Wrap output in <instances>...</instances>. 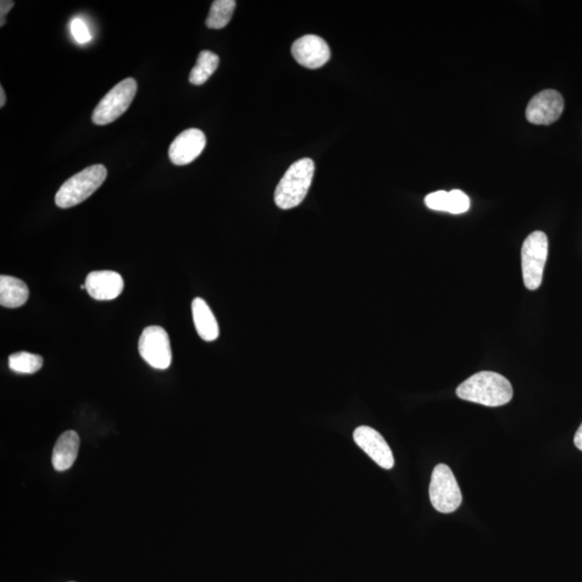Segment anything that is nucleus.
I'll return each instance as SVG.
<instances>
[{"mask_svg":"<svg viewBox=\"0 0 582 582\" xmlns=\"http://www.w3.org/2000/svg\"><path fill=\"white\" fill-rule=\"evenodd\" d=\"M457 395L463 401L485 407H501L512 402V383L500 374L481 371L471 375L457 387Z\"/></svg>","mask_w":582,"mask_h":582,"instance_id":"nucleus-1","label":"nucleus"},{"mask_svg":"<svg viewBox=\"0 0 582 582\" xmlns=\"http://www.w3.org/2000/svg\"><path fill=\"white\" fill-rule=\"evenodd\" d=\"M314 171L313 160L306 158L293 163L276 187L274 199L277 207L281 209L299 207L312 185Z\"/></svg>","mask_w":582,"mask_h":582,"instance_id":"nucleus-2","label":"nucleus"},{"mask_svg":"<svg viewBox=\"0 0 582 582\" xmlns=\"http://www.w3.org/2000/svg\"><path fill=\"white\" fill-rule=\"evenodd\" d=\"M107 169L102 164L88 166L65 181L55 194V204L69 208L86 201L106 180Z\"/></svg>","mask_w":582,"mask_h":582,"instance_id":"nucleus-3","label":"nucleus"},{"mask_svg":"<svg viewBox=\"0 0 582 582\" xmlns=\"http://www.w3.org/2000/svg\"><path fill=\"white\" fill-rule=\"evenodd\" d=\"M548 249V237L542 231H535L525 238L521 260L524 285L529 291L539 290L541 285Z\"/></svg>","mask_w":582,"mask_h":582,"instance_id":"nucleus-4","label":"nucleus"},{"mask_svg":"<svg viewBox=\"0 0 582 582\" xmlns=\"http://www.w3.org/2000/svg\"><path fill=\"white\" fill-rule=\"evenodd\" d=\"M430 498L432 506L441 513H452L461 506L462 492L448 465H437L432 471Z\"/></svg>","mask_w":582,"mask_h":582,"instance_id":"nucleus-5","label":"nucleus"},{"mask_svg":"<svg viewBox=\"0 0 582 582\" xmlns=\"http://www.w3.org/2000/svg\"><path fill=\"white\" fill-rule=\"evenodd\" d=\"M136 92L137 82L133 78H127V79L119 82L94 109L92 115L93 124L106 125L119 119L131 106Z\"/></svg>","mask_w":582,"mask_h":582,"instance_id":"nucleus-6","label":"nucleus"},{"mask_svg":"<svg viewBox=\"0 0 582 582\" xmlns=\"http://www.w3.org/2000/svg\"><path fill=\"white\" fill-rule=\"evenodd\" d=\"M138 351L142 358L154 369L165 370L171 365L170 337L162 327H147L138 342Z\"/></svg>","mask_w":582,"mask_h":582,"instance_id":"nucleus-7","label":"nucleus"},{"mask_svg":"<svg viewBox=\"0 0 582 582\" xmlns=\"http://www.w3.org/2000/svg\"><path fill=\"white\" fill-rule=\"evenodd\" d=\"M564 99L556 90H545L531 99L526 108V119L536 125H549L561 116Z\"/></svg>","mask_w":582,"mask_h":582,"instance_id":"nucleus-8","label":"nucleus"},{"mask_svg":"<svg viewBox=\"0 0 582 582\" xmlns=\"http://www.w3.org/2000/svg\"><path fill=\"white\" fill-rule=\"evenodd\" d=\"M354 441L373 459L376 465L384 469H392L395 465L393 452L384 438L379 431L369 426H359L354 431Z\"/></svg>","mask_w":582,"mask_h":582,"instance_id":"nucleus-9","label":"nucleus"},{"mask_svg":"<svg viewBox=\"0 0 582 582\" xmlns=\"http://www.w3.org/2000/svg\"><path fill=\"white\" fill-rule=\"evenodd\" d=\"M291 53L299 64L309 69L323 68L331 55L328 43L315 35L297 39L292 44Z\"/></svg>","mask_w":582,"mask_h":582,"instance_id":"nucleus-10","label":"nucleus"},{"mask_svg":"<svg viewBox=\"0 0 582 582\" xmlns=\"http://www.w3.org/2000/svg\"><path fill=\"white\" fill-rule=\"evenodd\" d=\"M207 146V137L199 129H189L177 136L169 149V157L175 165H187L198 159Z\"/></svg>","mask_w":582,"mask_h":582,"instance_id":"nucleus-11","label":"nucleus"},{"mask_svg":"<svg viewBox=\"0 0 582 582\" xmlns=\"http://www.w3.org/2000/svg\"><path fill=\"white\" fill-rule=\"evenodd\" d=\"M86 291L98 301H110L124 291L125 281L114 271H94L87 276Z\"/></svg>","mask_w":582,"mask_h":582,"instance_id":"nucleus-12","label":"nucleus"},{"mask_svg":"<svg viewBox=\"0 0 582 582\" xmlns=\"http://www.w3.org/2000/svg\"><path fill=\"white\" fill-rule=\"evenodd\" d=\"M80 438L74 430L65 431L55 443L52 465L55 470L65 471L74 465L79 451Z\"/></svg>","mask_w":582,"mask_h":582,"instance_id":"nucleus-13","label":"nucleus"},{"mask_svg":"<svg viewBox=\"0 0 582 582\" xmlns=\"http://www.w3.org/2000/svg\"><path fill=\"white\" fill-rule=\"evenodd\" d=\"M192 316L198 335L207 342H213L219 337L218 321L216 319L212 309L202 298H196L192 301Z\"/></svg>","mask_w":582,"mask_h":582,"instance_id":"nucleus-14","label":"nucleus"},{"mask_svg":"<svg viewBox=\"0 0 582 582\" xmlns=\"http://www.w3.org/2000/svg\"><path fill=\"white\" fill-rule=\"evenodd\" d=\"M30 290L23 281L14 276H0V304L2 307L16 309L29 300Z\"/></svg>","mask_w":582,"mask_h":582,"instance_id":"nucleus-15","label":"nucleus"},{"mask_svg":"<svg viewBox=\"0 0 582 582\" xmlns=\"http://www.w3.org/2000/svg\"><path fill=\"white\" fill-rule=\"evenodd\" d=\"M220 60L217 54L204 50L199 54L197 64L191 70L189 81L194 86H202L210 77L213 76L216 69H218Z\"/></svg>","mask_w":582,"mask_h":582,"instance_id":"nucleus-16","label":"nucleus"},{"mask_svg":"<svg viewBox=\"0 0 582 582\" xmlns=\"http://www.w3.org/2000/svg\"><path fill=\"white\" fill-rule=\"evenodd\" d=\"M236 2L235 0H216L210 7L207 19V26L212 30H221L229 24L235 13Z\"/></svg>","mask_w":582,"mask_h":582,"instance_id":"nucleus-17","label":"nucleus"},{"mask_svg":"<svg viewBox=\"0 0 582 582\" xmlns=\"http://www.w3.org/2000/svg\"><path fill=\"white\" fill-rule=\"evenodd\" d=\"M8 364L16 374H32L42 369L43 358L39 355L19 352L10 355Z\"/></svg>","mask_w":582,"mask_h":582,"instance_id":"nucleus-18","label":"nucleus"},{"mask_svg":"<svg viewBox=\"0 0 582 582\" xmlns=\"http://www.w3.org/2000/svg\"><path fill=\"white\" fill-rule=\"evenodd\" d=\"M469 208L470 199L467 194L457 189L448 192L447 213L463 214L467 212Z\"/></svg>","mask_w":582,"mask_h":582,"instance_id":"nucleus-19","label":"nucleus"},{"mask_svg":"<svg viewBox=\"0 0 582 582\" xmlns=\"http://www.w3.org/2000/svg\"><path fill=\"white\" fill-rule=\"evenodd\" d=\"M447 191H436L427 194L425 198V204L427 208L432 210H438V212H447Z\"/></svg>","mask_w":582,"mask_h":582,"instance_id":"nucleus-20","label":"nucleus"},{"mask_svg":"<svg viewBox=\"0 0 582 582\" xmlns=\"http://www.w3.org/2000/svg\"><path fill=\"white\" fill-rule=\"evenodd\" d=\"M71 34L75 37L76 41L79 43H86L91 41L90 31L85 22L79 19H75L71 22Z\"/></svg>","mask_w":582,"mask_h":582,"instance_id":"nucleus-21","label":"nucleus"},{"mask_svg":"<svg viewBox=\"0 0 582 582\" xmlns=\"http://www.w3.org/2000/svg\"><path fill=\"white\" fill-rule=\"evenodd\" d=\"M14 7V2H11V0H2L0 2V26H4L5 24V15L9 14V11Z\"/></svg>","mask_w":582,"mask_h":582,"instance_id":"nucleus-22","label":"nucleus"},{"mask_svg":"<svg viewBox=\"0 0 582 582\" xmlns=\"http://www.w3.org/2000/svg\"><path fill=\"white\" fill-rule=\"evenodd\" d=\"M574 443L576 448H578L579 450L582 451V424L580 425L578 430L576 431Z\"/></svg>","mask_w":582,"mask_h":582,"instance_id":"nucleus-23","label":"nucleus"},{"mask_svg":"<svg viewBox=\"0 0 582 582\" xmlns=\"http://www.w3.org/2000/svg\"><path fill=\"white\" fill-rule=\"evenodd\" d=\"M0 107H4L5 104V94L3 87H0Z\"/></svg>","mask_w":582,"mask_h":582,"instance_id":"nucleus-24","label":"nucleus"},{"mask_svg":"<svg viewBox=\"0 0 582 582\" xmlns=\"http://www.w3.org/2000/svg\"><path fill=\"white\" fill-rule=\"evenodd\" d=\"M80 288L81 290H86V285H81Z\"/></svg>","mask_w":582,"mask_h":582,"instance_id":"nucleus-25","label":"nucleus"}]
</instances>
